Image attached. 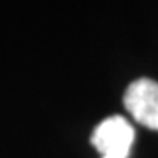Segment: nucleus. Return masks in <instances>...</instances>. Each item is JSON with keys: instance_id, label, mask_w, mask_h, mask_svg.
Instances as JSON below:
<instances>
[{"instance_id": "f257e3e1", "label": "nucleus", "mask_w": 158, "mask_h": 158, "mask_svg": "<svg viewBox=\"0 0 158 158\" xmlns=\"http://www.w3.org/2000/svg\"><path fill=\"white\" fill-rule=\"evenodd\" d=\"M134 142V128L121 116L106 118L91 134V144L102 156L127 158Z\"/></svg>"}, {"instance_id": "f03ea898", "label": "nucleus", "mask_w": 158, "mask_h": 158, "mask_svg": "<svg viewBox=\"0 0 158 158\" xmlns=\"http://www.w3.org/2000/svg\"><path fill=\"white\" fill-rule=\"evenodd\" d=\"M123 102L137 123L158 130V83L146 77L134 81L125 91Z\"/></svg>"}, {"instance_id": "7ed1b4c3", "label": "nucleus", "mask_w": 158, "mask_h": 158, "mask_svg": "<svg viewBox=\"0 0 158 158\" xmlns=\"http://www.w3.org/2000/svg\"><path fill=\"white\" fill-rule=\"evenodd\" d=\"M102 158H113V156H102Z\"/></svg>"}]
</instances>
